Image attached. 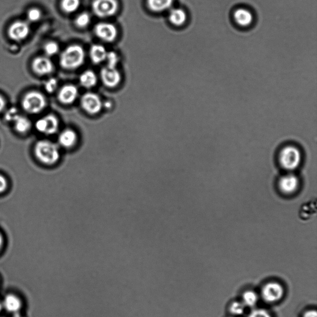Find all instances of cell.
<instances>
[{
	"label": "cell",
	"mask_w": 317,
	"mask_h": 317,
	"mask_svg": "<svg viewBox=\"0 0 317 317\" xmlns=\"http://www.w3.org/2000/svg\"><path fill=\"white\" fill-rule=\"evenodd\" d=\"M34 152L40 163L46 166H53L59 162L60 152L58 145L52 141L40 140L35 144Z\"/></svg>",
	"instance_id": "6da1fadb"
},
{
	"label": "cell",
	"mask_w": 317,
	"mask_h": 317,
	"mask_svg": "<svg viewBox=\"0 0 317 317\" xmlns=\"http://www.w3.org/2000/svg\"><path fill=\"white\" fill-rule=\"evenodd\" d=\"M84 58L85 53L82 46L70 45L62 51L60 57V64L65 69H76L83 64Z\"/></svg>",
	"instance_id": "7a4b0ae2"
},
{
	"label": "cell",
	"mask_w": 317,
	"mask_h": 317,
	"mask_svg": "<svg viewBox=\"0 0 317 317\" xmlns=\"http://www.w3.org/2000/svg\"><path fill=\"white\" fill-rule=\"evenodd\" d=\"M278 160L281 168L291 172L296 170L300 166L302 154L296 146H286L279 153Z\"/></svg>",
	"instance_id": "3957f363"
},
{
	"label": "cell",
	"mask_w": 317,
	"mask_h": 317,
	"mask_svg": "<svg viewBox=\"0 0 317 317\" xmlns=\"http://www.w3.org/2000/svg\"><path fill=\"white\" fill-rule=\"evenodd\" d=\"M46 100L42 93L37 91L27 92L22 100V106L26 113L39 114L45 108Z\"/></svg>",
	"instance_id": "277c9868"
},
{
	"label": "cell",
	"mask_w": 317,
	"mask_h": 317,
	"mask_svg": "<svg viewBox=\"0 0 317 317\" xmlns=\"http://www.w3.org/2000/svg\"><path fill=\"white\" fill-rule=\"evenodd\" d=\"M284 295L282 284L277 281H270L262 287L261 297L265 302L272 304L280 301Z\"/></svg>",
	"instance_id": "5b68a950"
},
{
	"label": "cell",
	"mask_w": 317,
	"mask_h": 317,
	"mask_svg": "<svg viewBox=\"0 0 317 317\" xmlns=\"http://www.w3.org/2000/svg\"><path fill=\"white\" fill-rule=\"evenodd\" d=\"M93 12L100 18L113 16L119 9L117 0H94L92 5Z\"/></svg>",
	"instance_id": "8992f818"
},
{
	"label": "cell",
	"mask_w": 317,
	"mask_h": 317,
	"mask_svg": "<svg viewBox=\"0 0 317 317\" xmlns=\"http://www.w3.org/2000/svg\"><path fill=\"white\" fill-rule=\"evenodd\" d=\"M35 127L39 133L45 135H53L58 132L59 121L54 115H48L38 120Z\"/></svg>",
	"instance_id": "52a82bcc"
},
{
	"label": "cell",
	"mask_w": 317,
	"mask_h": 317,
	"mask_svg": "<svg viewBox=\"0 0 317 317\" xmlns=\"http://www.w3.org/2000/svg\"><path fill=\"white\" fill-rule=\"evenodd\" d=\"M81 105L87 113L95 115L100 113L103 107L99 95L92 92H87L82 96Z\"/></svg>",
	"instance_id": "ba28073f"
},
{
	"label": "cell",
	"mask_w": 317,
	"mask_h": 317,
	"mask_svg": "<svg viewBox=\"0 0 317 317\" xmlns=\"http://www.w3.org/2000/svg\"><path fill=\"white\" fill-rule=\"evenodd\" d=\"M299 187L298 177L291 172L284 175L278 180L279 189L284 195H290L296 192Z\"/></svg>",
	"instance_id": "9c48e42d"
},
{
	"label": "cell",
	"mask_w": 317,
	"mask_h": 317,
	"mask_svg": "<svg viewBox=\"0 0 317 317\" xmlns=\"http://www.w3.org/2000/svg\"><path fill=\"white\" fill-rule=\"evenodd\" d=\"M94 32L98 38L107 42H113L118 35L117 27L109 23L97 24L94 27Z\"/></svg>",
	"instance_id": "30bf717a"
},
{
	"label": "cell",
	"mask_w": 317,
	"mask_h": 317,
	"mask_svg": "<svg viewBox=\"0 0 317 317\" xmlns=\"http://www.w3.org/2000/svg\"><path fill=\"white\" fill-rule=\"evenodd\" d=\"M30 33L29 24L26 22L18 21L13 23L8 29V35L13 40L20 42L26 39Z\"/></svg>",
	"instance_id": "8fae6325"
},
{
	"label": "cell",
	"mask_w": 317,
	"mask_h": 317,
	"mask_svg": "<svg viewBox=\"0 0 317 317\" xmlns=\"http://www.w3.org/2000/svg\"><path fill=\"white\" fill-rule=\"evenodd\" d=\"M100 78L105 86L114 87L120 83L121 75L117 68L105 67L100 71Z\"/></svg>",
	"instance_id": "7c38bea8"
},
{
	"label": "cell",
	"mask_w": 317,
	"mask_h": 317,
	"mask_svg": "<svg viewBox=\"0 0 317 317\" xmlns=\"http://www.w3.org/2000/svg\"><path fill=\"white\" fill-rule=\"evenodd\" d=\"M54 65L48 57H38L35 58L32 64V70L34 72L39 76L49 75L54 70Z\"/></svg>",
	"instance_id": "4fadbf2b"
},
{
	"label": "cell",
	"mask_w": 317,
	"mask_h": 317,
	"mask_svg": "<svg viewBox=\"0 0 317 317\" xmlns=\"http://www.w3.org/2000/svg\"><path fill=\"white\" fill-rule=\"evenodd\" d=\"M78 96L77 87L72 84H68L60 89L58 99L60 102L64 104H71L75 102Z\"/></svg>",
	"instance_id": "5bb4252c"
},
{
	"label": "cell",
	"mask_w": 317,
	"mask_h": 317,
	"mask_svg": "<svg viewBox=\"0 0 317 317\" xmlns=\"http://www.w3.org/2000/svg\"><path fill=\"white\" fill-rule=\"evenodd\" d=\"M233 19L237 26L241 27H248L253 22V16L250 10L246 8H240L235 11Z\"/></svg>",
	"instance_id": "9a60e30c"
},
{
	"label": "cell",
	"mask_w": 317,
	"mask_h": 317,
	"mask_svg": "<svg viewBox=\"0 0 317 317\" xmlns=\"http://www.w3.org/2000/svg\"><path fill=\"white\" fill-rule=\"evenodd\" d=\"M58 139L60 146L64 148L70 149L77 144L78 136L75 130L68 128L60 133Z\"/></svg>",
	"instance_id": "2e32d148"
},
{
	"label": "cell",
	"mask_w": 317,
	"mask_h": 317,
	"mask_svg": "<svg viewBox=\"0 0 317 317\" xmlns=\"http://www.w3.org/2000/svg\"><path fill=\"white\" fill-rule=\"evenodd\" d=\"M3 307L8 312L18 313L22 308V302L20 298L14 294H8L2 302Z\"/></svg>",
	"instance_id": "e0dca14e"
},
{
	"label": "cell",
	"mask_w": 317,
	"mask_h": 317,
	"mask_svg": "<svg viewBox=\"0 0 317 317\" xmlns=\"http://www.w3.org/2000/svg\"><path fill=\"white\" fill-rule=\"evenodd\" d=\"M108 52L103 45L95 44L90 48L89 55L94 64H99L105 61Z\"/></svg>",
	"instance_id": "ac0fdd59"
},
{
	"label": "cell",
	"mask_w": 317,
	"mask_h": 317,
	"mask_svg": "<svg viewBox=\"0 0 317 317\" xmlns=\"http://www.w3.org/2000/svg\"><path fill=\"white\" fill-rule=\"evenodd\" d=\"M169 20L174 26H182L187 21V15L181 8H175L169 13Z\"/></svg>",
	"instance_id": "d6986e66"
},
{
	"label": "cell",
	"mask_w": 317,
	"mask_h": 317,
	"mask_svg": "<svg viewBox=\"0 0 317 317\" xmlns=\"http://www.w3.org/2000/svg\"><path fill=\"white\" fill-rule=\"evenodd\" d=\"M174 0H147V4L152 12L160 13L165 12L173 5Z\"/></svg>",
	"instance_id": "ffe728a7"
},
{
	"label": "cell",
	"mask_w": 317,
	"mask_h": 317,
	"mask_svg": "<svg viewBox=\"0 0 317 317\" xmlns=\"http://www.w3.org/2000/svg\"><path fill=\"white\" fill-rule=\"evenodd\" d=\"M79 81L82 86L86 88H91L96 85L97 76L93 71L86 70L81 74L79 77Z\"/></svg>",
	"instance_id": "44dd1931"
},
{
	"label": "cell",
	"mask_w": 317,
	"mask_h": 317,
	"mask_svg": "<svg viewBox=\"0 0 317 317\" xmlns=\"http://www.w3.org/2000/svg\"><path fill=\"white\" fill-rule=\"evenodd\" d=\"M13 123L15 130L19 133H26L31 128V121L23 116H19Z\"/></svg>",
	"instance_id": "7402d4cb"
},
{
	"label": "cell",
	"mask_w": 317,
	"mask_h": 317,
	"mask_svg": "<svg viewBox=\"0 0 317 317\" xmlns=\"http://www.w3.org/2000/svg\"><path fill=\"white\" fill-rule=\"evenodd\" d=\"M258 295L253 290L245 291L242 294V300L246 307L252 308L257 304Z\"/></svg>",
	"instance_id": "603a6c76"
},
{
	"label": "cell",
	"mask_w": 317,
	"mask_h": 317,
	"mask_svg": "<svg viewBox=\"0 0 317 317\" xmlns=\"http://www.w3.org/2000/svg\"><path fill=\"white\" fill-rule=\"evenodd\" d=\"M80 5V0H62L61 7L64 12L72 13L76 12Z\"/></svg>",
	"instance_id": "cb8c5ba5"
},
{
	"label": "cell",
	"mask_w": 317,
	"mask_h": 317,
	"mask_svg": "<svg viewBox=\"0 0 317 317\" xmlns=\"http://www.w3.org/2000/svg\"><path fill=\"white\" fill-rule=\"evenodd\" d=\"M246 307L242 301H234L229 307L230 312L234 316H240L244 314Z\"/></svg>",
	"instance_id": "d4e9b609"
},
{
	"label": "cell",
	"mask_w": 317,
	"mask_h": 317,
	"mask_svg": "<svg viewBox=\"0 0 317 317\" xmlns=\"http://www.w3.org/2000/svg\"><path fill=\"white\" fill-rule=\"evenodd\" d=\"M105 61L107 62V67L111 68H116L119 62L118 55L115 51H109L107 54Z\"/></svg>",
	"instance_id": "484cf974"
},
{
	"label": "cell",
	"mask_w": 317,
	"mask_h": 317,
	"mask_svg": "<svg viewBox=\"0 0 317 317\" xmlns=\"http://www.w3.org/2000/svg\"><path fill=\"white\" fill-rule=\"evenodd\" d=\"M91 21V16L87 13H83L77 16L75 20L76 25L81 28L86 27Z\"/></svg>",
	"instance_id": "4316f807"
},
{
	"label": "cell",
	"mask_w": 317,
	"mask_h": 317,
	"mask_svg": "<svg viewBox=\"0 0 317 317\" xmlns=\"http://www.w3.org/2000/svg\"><path fill=\"white\" fill-rule=\"evenodd\" d=\"M43 49L46 56L51 57L59 52V46L56 42H49L46 43Z\"/></svg>",
	"instance_id": "83f0119b"
},
{
	"label": "cell",
	"mask_w": 317,
	"mask_h": 317,
	"mask_svg": "<svg viewBox=\"0 0 317 317\" xmlns=\"http://www.w3.org/2000/svg\"><path fill=\"white\" fill-rule=\"evenodd\" d=\"M27 16L29 21L36 23V22L40 21L42 18V12L38 8H33L28 11Z\"/></svg>",
	"instance_id": "f1b7e54d"
},
{
	"label": "cell",
	"mask_w": 317,
	"mask_h": 317,
	"mask_svg": "<svg viewBox=\"0 0 317 317\" xmlns=\"http://www.w3.org/2000/svg\"><path fill=\"white\" fill-rule=\"evenodd\" d=\"M57 87H58V81L54 78L48 79L47 81H45L44 84L46 91L50 93V94L56 91Z\"/></svg>",
	"instance_id": "f546056e"
},
{
	"label": "cell",
	"mask_w": 317,
	"mask_h": 317,
	"mask_svg": "<svg viewBox=\"0 0 317 317\" xmlns=\"http://www.w3.org/2000/svg\"><path fill=\"white\" fill-rule=\"evenodd\" d=\"M248 317H273V316L265 308H255L248 314Z\"/></svg>",
	"instance_id": "4dcf8cb0"
},
{
	"label": "cell",
	"mask_w": 317,
	"mask_h": 317,
	"mask_svg": "<svg viewBox=\"0 0 317 317\" xmlns=\"http://www.w3.org/2000/svg\"><path fill=\"white\" fill-rule=\"evenodd\" d=\"M19 116H20V115H19L17 109L12 108H10L9 110L7 112L6 114H5V120H7L8 122H13Z\"/></svg>",
	"instance_id": "1f68e13d"
},
{
	"label": "cell",
	"mask_w": 317,
	"mask_h": 317,
	"mask_svg": "<svg viewBox=\"0 0 317 317\" xmlns=\"http://www.w3.org/2000/svg\"><path fill=\"white\" fill-rule=\"evenodd\" d=\"M8 187V180L4 176L0 175V194L4 193Z\"/></svg>",
	"instance_id": "d6a6232c"
},
{
	"label": "cell",
	"mask_w": 317,
	"mask_h": 317,
	"mask_svg": "<svg viewBox=\"0 0 317 317\" xmlns=\"http://www.w3.org/2000/svg\"><path fill=\"white\" fill-rule=\"evenodd\" d=\"M302 317H317L316 310L310 309L305 311L304 314H303Z\"/></svg>",
	"instance_id": "836d02e7"
},
{
	"label": "cell",
	"mask_w": 317,
	"mask_h": 317,
	"mask_svg": "<svg viewBox=\"0 0 317 317\" xmlns=\"http://www.w3.org/2000/svg\"><path fill=\"white\" fill-rule=\"evenodd\" d=\"M5 105H6V103H5L4 97L0 95V113H2L4 110Z\"/></svg>",
	"instance_id": "e575fe53"
},
{
	"label": "cell",
	"mask_w": 317,
	"mask_h": 317,
	"mask_svg": "<svg viewBox=\"0 0 317 317\" xmlns=\"http://www.w3.org/2000/svg\"><path fill=\"white\" fill-rule=\"evenodd\" d=\"M4 237H3L2 234L0 233V250L2 249V248L3 247V245H4Z\"/></svg>",
	"instance_id": "d590c367"
},
{
	"label": "cell",
	"mask_w": 317,
	"mask_h": 317,
	"mask_svg": "<svg viewBox=\"0 0 317 317\" xmlns=\"http://www.w3.org/2000/svg\"><path fill=\"white\" fill-rule=\"evenodd\" d=\"M104 106L105 108H110L111 107V103L110 102H106L104 103Z\"/></svg>",
	"instance_id": "8d00e7d4"
},
{
	"label": "cell",
	"mask_w": 317,
	"mask_h": 317,
	"mask_svg": "<svg viewBox=\"0 0 317 317\" xmlns=\"http://www.w3.org/2000/svg\"><path fill=\"white\" fill-rule=\"evenodd\" d=\"M12 317H23V316H22L21 315H20V314L18 312V313H14Z\"/></svg>",
	"instance_id": "74e56055"
},
{
	"label": "cell",
	"mask_w": 317,
	"mask_h": 317,
	"mask_svg": "<svg viewBox=\"0 0 317 317\" xmlns=\"http://www.w3.org/2000/svg\"><path fill=\"white\" fill-rule=\"evenodd\" d=\"M3 308H4V307H3L2 302L0 301V313L2 312Z\"/></svg>",
	"instance_id": "f35d334b"
}]
</instances>
